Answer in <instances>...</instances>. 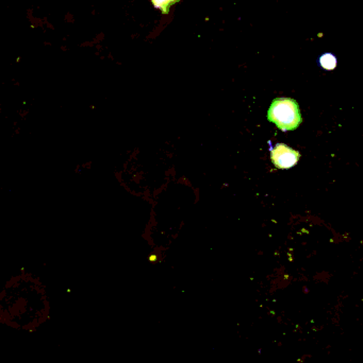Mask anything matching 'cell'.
Masks as SVG:
<instances>
[{
    "instance_id": "1",
    "label": "cell",
    "mask_w": 363,
    "mask_h": 363,
    "mask_svg": "<svg viewBox=\"0 0 363 363\" xmlns=\"http://www.w3.org/2000/svg\"><path fill=\"white\" fill-rule=\"evenodd\" d=\"M268 118L284 132L295 130L303 121L299 105L291 98H276L268 109Z\"/></svg>"
},
{
    "instance_id": "2",
    "label": "cell",
    "mask_w": 363,
    "mask_h": 363,
    "mask_svg": "<svg viewBox=\"0 0 363 363\" xmlns=\"http://www.w3.org/2000/svg\"><path fill=\"white\" fill-rule=\"evenodd\" d=\"M301 154L284 144H278L271 151V159L278 169H289L299 163Z\"/></svg>"
},
{
    "instance_id": "3",
    "label": "cell",
    "mask_w": 363,
    "mask_h": 363,
    "mask_svg": "<svg viewBox=\"0 0 363 363\" xmlns=\"http://www.w3.org/2000/svg\"><path fill=\"white\" fill-rule=\"evenodd\" d=\"M180 0H151L153 7L155 9L160 10L163 14L170 13V8L175 3H179Z\"/></svg>"
},
{
    "instance_id": "4",
    "label": "cell",
    "mask_w": 363,
    "mask_h": 363,
    "mask_svg": "<svg viewBox=\"0 0 363 363\" xmlns=\"http://www.w3.org/2000/svg\"><path fill=\"white\" fill-rule=\"evenodd\" d=\"M320 65L326 70H334L337 66V59L331 53H325L320 57Z\"/></svg>"
}]
</instances>
